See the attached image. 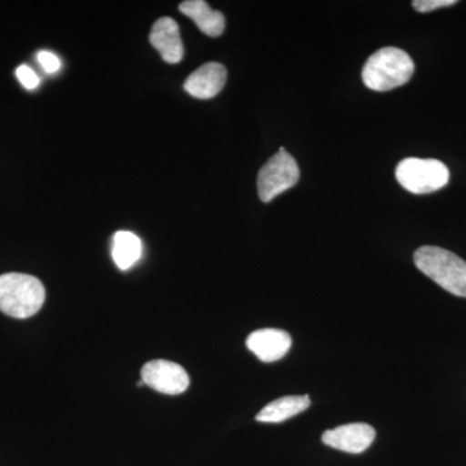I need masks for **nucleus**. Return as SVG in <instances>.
Returning <instances> with one entry per match:
<instances>
[{
  "label": "nucleus",
  "mask_w": 466,
  "mask_h": 466,
  "mask_svg": "<svg viewBox=\"0 0 466 466\" xmlns=\"http://www.w3.org/2000/svg\"><path fill=\"white\" fill-rule=\"evenodd\" d=\"M413 73L415 63L406 51L383 47L368 58L361 78L370 90L383 92L406 85Z\"/></svg>",
  "instance_id": "1"
},
{
  "label": "nucleus",
  "mask_w": 466,
  "mask_h": 466,
  "mask_svg": "<svg viewBox=\"0 0 466 466\" xmlns=\"http://www.w3.org/2000/svg\"><path fill=\"white\" fill-rule=\"evenodd\" d=\"M415 265L422 274L435 281L444 290L466 299V262L452 251L438 247L419 248L413 256Z\"/></svg>",
  "instance_id": "2"
},
{
  "label": "nucleus",
  "mask_w": 466,
  "mask_h": 466,
  "mask_svg": "<svg viewBox=\"0 0 466 466\" xmlns=\"http://www.w3.org/2000/svg\"><path fill=\"white\" fill-rule=\"evenodd\" d=\"M46 289L32 275H0V311L15 319L32 318L42 309Z\"/></svg>",
  "instance_id": "3"
},
{
  "label": "nucleus",
  "mask_w": 466,
  "mask_h": 466,
  "mask_svg": "<svg viewBox=\"0 0 466 466\" xmlns=\"http://www.w3.org/2000/svg\"><path fill=\"white\" fill-rule=\"evenodd\" d=\"M395 177L408 192L426 195L440 191L449 184L450 170L438 159L410 157L398 164Z\"/></svg>",
  "instance_id": "4"
},
{
  "label": "nucleus",
  "mask_w": 466,
  "mask_h": 466,
  "mask_svg": "<svg viewBox=\"0 0 466 466\" xmlns=\"http://www.w3.org/2000/svg\"><path fill=\"white\" fill-rule=\"evenodd\" d=\"M299 180V167L296 159L281 148L259 170L257 179L259 198L263 202H271L279 195L296 186Z\"/></svg>",
  "instance_id": "5"
},
{
  "label": "nucleus",
  "mask_w": 466,
  "mask_h": 466,
  "mask_svg": "<svg viewBox=\"0 0 466 466\" xmlns=\"http://www.w3.org/2000/svg\"><path fill=\"white\" fill-rule=\"evenodd\" d=\"M142 381L153 390L167 395H179L188 389L189 376L174 361L156 359L142 368Z\"/></svg>",
  "instance_id": "6"
},
{
  "label": "nucleus",
  "mask_w": 466,
  "mask_h": 466,
  "mask_svg": "<svg viewBox=\"0 0 466 466\" xmlns=\"http://www.w3.org/2000/svg\"><path fill=\"white\" fill-rule=\"evenodd\" d=\"M376 431L364 422L341 425L327 431L321 437L324 444L348 453H361L370 449L375 441Z\"/></svg>",
  "instance_id": "7"
},
{
  "label": "nucleus",
  "mask_w": 466,
  "mask_h": 466,
  "mask_svg": "<svg viewBox=\"0 0 466 466\" xmlns=\"http://www.w3.org/2000/svg\"><path fill=\"white\" fill-rule=\"evenodd\" d=\"M248 349L263 363L280 360L291 348L290 334L275 328H265L250 333L247 339Z\"/></svg>",
  "instance_id": "8"
},
{
  "label": "nucleus",
  "mask_w": 466,
  "mask_h": 466,
  "mask_svg": "<svg viewBox=\"0 0 466 466\" xmlns=\"http://www.w3.org/2000/svg\"><path fill=\"white\" fill-rule=\"evenodd\" d=\"M227 82V69L219 63H208L187 78L184 90L196 99H213Z\"/></svg>",
  "instance_id": "9"
},
{
  "label": "nucleus",
  "mask_w": 466,
  "mask_h": 466,
  "mask_svg": "<svg viewBox=\"0 0 466 466\" xmlns=\"http://www.w3.org/2000/svg\"><path fill=\"white\" fill-rule=\"evenodd\" d=\"M150 43L168 64H177L184 56L179 26L170 17H162L156 21L149 35Z\"/></svg>",
  "instance_id": "10"
},
{
  "label": "nucleus",
  "mask_w": 466,
  "mask_h": 466,
  "mask_svg": "<svg viewBox=\"0 0 466 466\" xmlns=\"http://www.w3.org/2000/svg\"><path fill=\"white\" fill-rule=\"evenodd\" d=\"M179 11L187 17L192 18L198 29L208 36L216 38L225 32V15L211 9L204 0H187V2L180 3Z\"/></svg>",
  "instance_id": "11"
},
{
  "label": "nucleus",
  "mask_w": 466,
  "mask_h": 466,
  "mask_svg": "<svg viewBox=\"0 0 466 466\" xmlns=\"http://www.w3.org/2000/svg\"><path fill=\"white\" fill-rule=\"evenodd\" d=\"M309 404L311 400L309 395H289V397L279 398L259 410L256 420L266 424H279L299 415L303 410H308Z\"/></svg>",
  "instance_id": "12"
},
{
  "label": "nucleus",
  "mask_w": 466,
  "mask_h": 466,
  "mask_svg": "<svg viewBox=\"0 0 466 466\" xmlns=\"http://www.w3.org/2000/svg\"><path fill=\"white\" fill-rule=\"evenodd\" d=\"M143 253L142 240L133 232L118 231L113 236L112 258L119 269L131 268Z\"/></svg>",
  "instance_id": "13"
},
{
  "label": "nucleus",
  "mask_w": 466,
  "mask_h": 466,
  "mask_svg": "<svg viewBox=\"0 0 466 466\" xmlns=\"http://www.w3.org/2000/svg\"><path fill=\"white\" fill-rule=\"evenodd\" d=\"M16 76L18 81L21 82V85L26 88V90H34V88L38 87L41 81H39V76H36V73L34 72L32 67L27 66H21L17 67Z\"/></svg>",
  "instance_id": "14"
},
{
  "label": "nucleus",
  "mask_w": 466,
  "mask_h": 466,
  "mask_svg": "<svg viewBox=\"0 0 466 466\" xmlns=\"http://www.w3.org/2000/svg\"><path fill=\"white\" fill-rule=\"evenodd\" d=\"M456 3H458L456 0H415L412 2V5L417 12L426 14V12L435 11L438 8L451 7Z\"/></svg>",
  "instance_id": "15"
},
{
  "label": "nucleus",
  "mask_w": 466,
  "mask_h": 466,
  "mask_svg": "<svg viewBox=\"0 0 466 466\" xmlns=\"http://www.w3.org/2000/svg\"><path fill=\"white\" fill-rule=\"evenodd\" d=\"M38 61L43 69H45L46 72L50 73V75H52V73H56L61 67V61L58 60L56 55L52 54L50 51L39 52Z\"/></svg>",
  "instance_id": "16"
},
{
  "label": "nucleus",
  "mask_w": 466,
  "mask_h": 466,
  "mask_svg": "<svg viewBox=\"0 0 466 466\" xmlns=\"http://www.w3.org/2000/svg\"><path fill=\"white\" fill-rule=\"evenodd\" d=\"M144 385V382L143 381H139L137 382V386H143Z\"/></svg>",
  "instance_id": "17"
}]
</instances>
